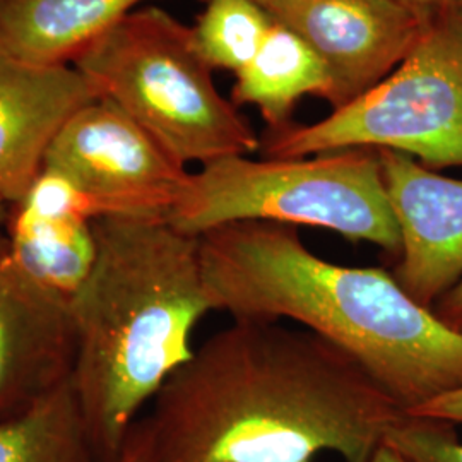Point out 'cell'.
Masks as SVG:
<instances>
[{
    "instance_id": "5bb4252c",
    "label": "cell",
    "mask_w": 462,
    "mask_h": 462,
    "mask_svg": "<svg viewBox=\"0 0 462 462\" xmlns=\"http://www.w3.org/2000/svg\"><path fill=\"white\" fill-rule=\"evenodd\" d=\"M5 235L9 261L67 303L88 280L98 254L93 221L36 215L17 204L9 208Z\"/></svg>"
},
{
    "instance_id": "e0dca14e",
    "label": "cell",
    "mask_w": 462,
    "mask_h": 462,
    "mask_svg": "<svg viewBox=\"0 0 462 462\" xmlns=\"http://www.w3.org/2000/svg\"><path fill=\"white\" fill-rule=\"evenodd\" d=\"M383 444L406 462H462V442L452 425L413 414L404 413Z\"/></svg>"
},
{
    "instance_id": "277c9868",
    "label": "cell",
    "mask_w": 462,
    "mask_h": 462,
    "mask_svg": "<svg viewBox=\"0 0 462 462\" xmlns=\"http://www.w3.org/2000/svg\"><path fill=\"white\" fill-rule=\"evenodd\" d=\"M72 66L185 168L261 148L247 120L217 91L192 26L162 7L124 17Z\"/></svg>"
},
{
    "instance_id": "8992f818",
    "label": "cell",
    "mask_w": 462,
    "mask_h": 462,
    "mask_svg": "<svg viewBox=\"0 0 462 462\" xmlns=\"http://www.w3.org/2000/svg\"><path fill=\"white\" fill-rule=\"evenodd\" d=\"M396 151L430 170L462 168V23L444 9L429 17L408 57L360 98L310 125L271 133L265 158L343 149Z\"/></svg>"
},
{
    "instance_id": "7c38bea8",
    "label": "cell",
    "mask_w": 462,
    "mask_h": 462,
    "mask_svg": "<svg viewBox=\"0 0 462 462\" xmlns=\"http://www.w3.org/2000/svg\"><path fill=\"white\" fill-rule=\"evenodd\" d=\"M148 0H0V50L43 66L74 60Z\"/></svg>"
},
{
    "instance_id": "30bf717a",
    "label": "cell",
    "mask_w": 462,
    "mask_h": 462,
    "mask_svg": "<svg viewBox=\"0 0 462 462\" xmlns=\"http://www.w3.org/2000/svg\"><path fill=\"white\" fill-rule=\"evenodd\" d=\"M76 336L69 303L5 259L0 267V420L72 377Z\"/></svg>"
},
{
    "instance_id": "9c48e42d",
    "label": "cell",
    "mask_w": 462,
    "mask_h": 462,
    "mask_svg": "<svg viewBox=\"0 0 462 462\" xmlns=\"http://www.w3.org/2000/svg\"><path fill=\"white\" fill-rule=\"evenodd\" d=\"M379 152L401 236L393 274L410 297L431 309L462 281V180L408 154Z\"/></svg>"
},
{
    "instance_id": "603a6c76",
    "label": "cell",
    "mask_w": 462,
    "mask_h": 462,
    "mask_svg": "<svg viewBox=\"0 0 462 462\" xmlns=\"http://www.w3.org/2000/svg\"><path fill=\"white\" fill-rule=\"evenodd\" d=\"M442 9L450 13L452 16L457 17L462 23V0H444Z\"/></svg>"
},
{
    "instance_id": "ac0fdd59",
    "label": "cell",
    "mask_w": 462,
    "mask_h": 462,
    "mask_svg": "<svg viewBox=\"0 0 462 462\" xmlns=\"http://www.w3.org/2000/svg\"><path fill=\"white\" fill-rule=\"evenodd\" d=\"M406 414L442 421L452 427L462 425V389L452 391L444 396L435 397Z\"/></svg>"
},
{
    "instance_id": "9a60e30c",
    "label": "cell",
    "mask_w": 462,
    "mask_h": 462,
    "mask_svg": "<svg viewBox=\"0 0 462 462\" xmlns=\"http://www.w3.org/2000/svg\"><path fill=\"white\" fill-rule=\"evenodd\" d=\"M0 462H105L72 377L24 411L0 420Z\"/></svg>"
},
{
    "instance_id": "3957f363",
    "label": "cell",
    "mask_w": 462,
    "mask_h": 462,
    "mask_svg": "<svg viewBox=\"0 0 462 462\" xmlns=\"http://www.w3.org/2000/svg\"><path fill=\"white\" fill-rule=\"evenodd\" d=\"M95 265L69 301L72 382L105 462H116L146 402L192 355V332L215 312L200 238L166 216L101 217Z\"/></svg>"
},
{
    "instance_id": "4fadbf2b",
    "label": "cell",
    "mask_w": 462,
    "mask_h": 462,
    "mask_svg": "<svg viewBox=\"0 0 462 462\" xmlns=\"http://www.w3.org/2000/svg\"><path fill=\"white\" fill-rule=\"evenodd\" d=\"M235 76L233 105H254L271 133L290 127L303 97L329 99V72L322 59L301 36L276 21L254 59Z\"/></svg>"
},
{
    "instance_id": "6da1fadb",
    "label": "cell",
    "mask_w": 462,
    "mask_h": 462,
    "mask_svg": "<svg viewBox=\"0 0 462 462\" xmlns=\"http://www.w3.org/2000/svg\"><path fill=\"white\" fill-rule=\"evenodd\" d=\"M152 402L158 462H370L404 416L346 351L261 319L206 339Z\"/></svg>"
},
{
    "instance_id": "d4e9b609",
    "label": "cell",
    "mask_w": 462,
    "mask_h": 462,
    "mask_svg": "<svg viewBox=\"0 0 462 462\" xmlns=\"http://www.w3.org/2000/svg\"><path fill=\"white\" fill-rule=\"evenodd\" d=\"M7 217H9V206H7L4 200H0V226H2V225L5 226Z\"/></svg>"
},
{
    "instance_id": "ba28073f",
    "label": "cell",
    "mask_w": 462,
    "mask_h": 462,
    "mask_svg": "<svg viewBox=\"0 0 462 462\" xmlns=\"http://www.w3.org/2000/svg\"><path fill=\"white\" fill-rule=\"evenodd\" d=\"M301 36L330 78L337 110L382 83L413 50L431 14L402 0H255Z\"/></svg>"
},
{
    "instance_id": "44dd1931",
    "label": "cell",
    "mask_w": 462,
    "mask_h": 462,
    "mask_svg": "<svg viewBox=\"0 0 462 462\" xmlns=\"http://www.w3.org/2000/svg\"><path fill=\"white\" fill-rule=\"evenodd\" d=\"M406 4H410L414 9L421 11L423 14H433L435 11L442 9V2L444 0H402Z\"/></svg>"
},
{
    "instance_id": "cb8c5ba5",
    "label": "cell",
    "mask_w": 462,
    "mask_h": 462,
    "mask_svg": "<svg viewBox=\"0 0 462 462\" xmlns=\"http://www.w3.org/2000/svg\"><path fill=\"white\" fill-rule=\"evenodd\" d=\"M7 254H9V240H7L5 231H0V267L5 263Z\"/></svg>"
},
{
    "instance_id": "2e32d148",
    "label": "cell",
    "mask_w": 462,
    "mask_h": 462,
    "mask_svg": "<svg viewBox=\"0 0 462 462\" xmlns=\"http://www.w3.org/2000/svg\"><path fill=\"white\" fill-rule=\"evenodd\" d=\"M273 23L255 0H208L192 26L194 45L213 70L236 74L254 59Z\"/></svg>"
},
{
    "instance_id": "7402d4cb",
    "label": "cell",
    "mask_w": 462,
    "mask_h": 462,
    "mask_svg": "<svg viewBox=\"0 0 462 462\" xmlns=\"http://www.w3.org/2000/svg\"><path fill=\"white\" fill-rule=\"evenodd\" d=\"M370 462H406L399 454H397L394 448H391V447L387 446V444H382V446L377 448V452L374 454V457H372V461Z\"/></svg>"
},
{
    "instance_id": "7a4b0ae2",
    "label": "cell",
    "mask_w": 462,
    "mask_h": 462,
    "mask_svg": "<svg viewBox=\"0 0 462 462\" xmlns=\"http://www.w3.org/2000/svg\"><path fill=\"white\" fill-rule=\"evenodd\" d=\"M199 238L215 310L312 330L362 365L404 413L462 389V334L393 273L329 263L293 225L240 221Z\"/></svg>"
},
{
    "instance_id": "ffe728a7",
    "label": "cell",
    "mask_w": 462,
    "mask_h": 462,
    "mask_svg": "<svg viewBox=\"0 0 462 462\" xmlns=\"http://www.w3.org/2000/svg\"><path fill=\"white\" fill-rule=\"evenodd\" d=\"M431 310L450 329L462 334V281L450 291H447L446 295L431 307Z\"/></svg>"
},
{
    "instance_id": "52a82bcc",
    "label": "cell",
    "mask_w": 462,
    "mask_h": 462,
    "mask_svg": "<svg viewBox=\"0 0 462 462\" xmlns=\"http://www.w3.org/2000/svg\"><path fill=\"white\" fill-rule=\"evenodd\" d=\"M93 200L101 217L168 216L189 180L133 118L108 99H93L69 118L45 156Z\"/></svg>"
},
{
    "instance_id": "8fae6325",
    "label": "cell",
    "mask_w": 462,
    "mask_h": 462,
    "mask_svg": "<svg viewBox=\"0 0 462 462\" xmlns=\"http://www.w3.org/2000/svg\"><path fill=\"white\" fill-rule=\"evenodd\" d=\"M98 91L74 66H43L0 50V200L28 192L49 148Z\"/></svg>"
},
{
    "instance_id": "d6986e66",
    "label": "cell",
    "mask_w": 462,
    "mask_h": 462,
    "mask_svg": "<svg viewBox=\"0 0 462 462\" xmlns=\"http://www.w3.org/2000/svg\"><path fill=\"white\" fill-rule=\"evenodd\" d=\"M116 462H158L146 418L134 425Z\"/></svg>"
},
{
    "instance_id": "5b68a950",
    "label": "cell",
    "mask_w": 462,
    "mask_h": 462,
    "mask_svg": "<svg viewBox=\"0 0 462 462\" xmlns=\"http://www.w3.org/2000/svg\"><path fill=\"white\" fill-rule=\"evenodd\" d=\"M166 219L194 236L240 221L303 225L374 244L394 257L401 252L377 149L223 158L189 175Z\"/></svg>"
}]
</instances>
